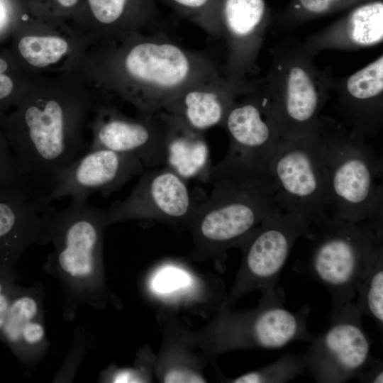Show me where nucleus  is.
<instances>
[{
	"label": "nucleus",
	"instance_id": "a211bd4d",
	"mask_svg": "<svg viewBox=\"0 0 383 383\" xmlns=\"http://www.w3.org/2000/svg\"><path fill=\"white\" fill-rule=\"evenodd\" d=\"M51 203L46 196L0 200V276L18 277L17 262L26 250L49 243Z\"/></svg>",
	"mask_w": 383,
	"mask_h": 383
},
{
	"label": "nucleus",
	"instance_id": "c85d7f7f",
	"mask_svg": "<svg viewBox=\"0 0 383 383\" xmlns=\"http://www.w3.org/2000/svg\"><path fill=\"white\" fill-rule=\"evenodd\" d=\"M305 353H285L272 363L257 370L243 374L232 380L233 383H284L307 372Z\"/></svg>",
	"mask_w": 383,
	"mask_h": 383
},
{
	"label": "nucleus",
	"instance_id": "dca6fc26",
	"mask_svg": "<svg viewBox=\"0 0 383 383\" xmlns=\"http://www.w3.org/2000/svg\"><path fill=\"white\" fill-rule=\"evenodd\" d=\"M144 169L134 155L106 148H89L59 174L48 198L52 202L66 197L88 199L96 192L110 194L140 175Z\"/></svg>",
	"mask_w": 383,
	"mask_h": 383
},
{
	"label": "nucleus",
	"instance_id": "bb28decb",
	"mask_svg": "<svg viewBox=\"0 0 383 383\" xmlns=\"http://www.w3.org/2000/svg\"><path fill=\"white\" fill-rule=\"evenodd\" d=\"M31 78L9 49H0V116L19 103L28 90Z\"/></svg>",
	"mask_w": 383,
	"mask_h": 383
},
{
	"label": "nucleus",
	"instance_id": "f03ea898",
	"mask_svg": "<svg viewBox=\"0 0 383 383\" xmlns=\"http://www.w3.org/2000/svg\"><path fill=\"white\" fill-rule=\"evenodd\" d=\"M77 69L103 94L143 115L162 111L186 87L220 71L167 35L143 31L89 40Z\"/></svg>",
	"mask_w": 383,
	"mask_h": 383
},
{
	"label": "nucleus",
	"instance_id": "473e14b6",
	"mask_svg": "<svg viewBox=\"0 0 383 383\" xmlns=\"http://www.w3.org/2000/svg\"><path fill=\"white\" fill-rule=\"evenodd\" d=\"M188 277L183 271L176 268H166L160 272L153 281L154 289L161 293L172 291L185 286Z\"/></svg>",
	"mask_w": 383,
	"mask_h": 383
},
{
	"label": "nucleus",
	"instance_id": "a878e982",
	"mask_svg": "<svg viewBox=\"0 0 383 383\" xmlns=\"http://www.w3.org/2000/svg\"><path fill=\"white\" fill-rule=\"evenodd\" d=\"M365 1L368 0H289L284 9L276 14L274 21L279 28L289 29Z\"/></svg>",
	"mask_w": 383,
	"mask_h": 383
},
{
	"label": "nucleus",
	"instance_id": "4468645a",
	"mask_svg": "<svg viewBox=\"0 0 383 383\" xmlns=\"http://www.w3.org/2000/svg\"><path fill=\"white\" fill-rule=\"evenodd\" d=\"M88 130L89 148L134 155L147 169L164 165L167 123L163 111L133 118L106 101L96 109Z\"/></svg>",
	"mask_w": 383,
	"mask_h": 383
},
{
	"label": "nucleus",
	"instance_id": "aec40b11",
	"mask_svg": "<svg viewBox=\"0 0 383 383\" xmlns=\"http://www.w3.org/2000/svg\"><path fill=\"white\" fill-rule=\"evenodd\" d=\"M4 343L24 365L41 359L48 347L43 321V294L39 284L19 286L11 301L0 333Z\"/></svg>",
	"mask_w": 383,
	"mask_h": 383
},
{
	"label": "nucleus",
	"instance_id": "2eb2a0df",
	"mask_svg": "<svg viewBox=\"0 0 383 383\" xmlns=\"http://www.w3.org/2000/svg\"><path fill=\"white\" fill-rule=\"evenodd\" d=\"M198 201L187 181L170 168H149L124 200L106 208L107 222L154 218L189 223Z\"/></svg>",
	"mask_w": 383,
	"mask_h": 383
},
{
	"label": "nucleus",
	"instance_id": "c756f323",
	"mask_svg": "<svg viewBox=\"0 0 383 383\" xmlns=\"http://www.w3.org/2000/svg\"><path fill=\"white\" fill-rule=\"evenodd\" d=\"M213 37H223V0H160Z\"/></svg>",
	"mask_w": 383,
	"mask_h": 383
},
{
	"label": "nucleus",
	"instance_id": "cd10ccee",
	"mask_svg": "<svg viewBox=\"0 0 383 383\" xmlns=\"http://www.w3.org/2000/svg\"><path fill=\"white\" fill-rule=\"evenodd\" d=\"M355 302L363 314L372 318L382 331L383 326V252L375 260L356 290Z\"/></svg>",
	"mask_w": 383,
	"mask_h": 383
},
{
	"label": "nucleus",
	"instance_id": "9b49d317",
	"mask_svg": "<svg viewBox=\"0 0 383 383\" xmlns=\"http://www.w3.org/2000/svg\"><path fill=\"white\" fill-rule=\"evenodd\" d=\"M311 222L293 213L275 214L256 228L238 245L243 258L233 291L235 299L248 291L262 292L277 287L279 274L295 242L307 238Z\"/></svg>",
	"mask_w": 383,
	"mask_h": 383
},
{
	"label": "nucleus",
	"instance_id": "20e7f679",
	"mask_svg": "<svg viewBox=\"0 0 383 383\" xmlns=\"http://www.w3.org/2000/svg\"><path fill=\"white\" fill-rule=\"evenodd\" d=\"M318 134L327 170L331 216L363 223L382 236V161L366 138L321 116Z\"/></svg>",
	"mask_w": 383,
	"mask_h": 383
},
{
	"label": "nucleus",
	"instance_id": "39448f33",
	"mask_svg": "<svg viewBox=\"0 0 383 383\" xmlns=\"http://www.w3.org/2000/svg\"><path fill=\"white\" fill-rule=\"evenodd\" d=\"M271 65L257 89L266 101L282 140L316 133L331 91L329 70L319 69L294 36L270 49Z\"/></svg>",
	"mask_w": 383,
	"mask_h": 383
},
{
	"label": "nucleus",
	"instance_id": "ddd939ff",
	"mask_svg": "<svg viewBox=\"0 0 383 383\" xmlns=\"http://www.w3.org/2000/svg\"><path fill=\"white\" fill-rule=\"evenodd\" d=\"M284 304V292L277 287L262 292L260 304L254 311L228 316L225 345L277 349L294 341H311L314 337L307 327L311 306L292 311Z\"/></svg>",
	"mask_w": 383,
	"mask_h": 383
},
{
	"label": "nucleus",
	"instance_id": "412c9836",
	"mask_svg": "<svg viewBox=\"0 0 383 383\" xmlns=\"http://www.w3.org/2000/svg\"><path fill=\"white\" fill-rule=\"evenodd\" d=\"M240 95L219 71L186 87L162 111L178 117L190 128L204 132L216 126H222Z\"/></svg>",
	"mask_w": 383,
	"mask_h": 383
},
{
	"label": "nucleus",
	"instance_id": "423d86ee",
	"mask_svg": "<svg viewBox=\"0 0 383 383\" xmlns=\"http://www.w3.org/2000/svg\"><path fill=\"white\" fill-rule=\"evenodd\" d=\"M107 226L106 208L95 206L88 199L71 200L65 209L52 212L49 243L53 249L45 267L59 278L70 316L79 304L96 306L99 301Z\"/></svg>",
	"mask_w": 383,
	"mask_h": 383
},
{
	"label": "nucleus",
	"instance_id": "7c9ffc66",
	"mask_svg": "<svg viewBox=\"0 0 383 383\" xmlns=\"http://www.w3.org/2000/svg\"><path fill=\"white\" fill-rule=\"evenodd\" d=\"M26 10L38 16L72 23L84 0H22Z\"/></svg>",
	"mask_w": 383,
	"mask_h": 383
},
{
	"label": "nucleus",
	"instance_id": "6e6552de",
	"mask_svg": "<svg viewBox=\"0 0 383 383\" xmlns=\"http://www.w3.org/2000/svg\"><path fill=\"white\" fill-rule=\"evenodd\" d=\"M269 172L275 186L277 203L283 212L299 214L311 223L328 213V177L318 131L282 140Z\"/></svg>",
	"mask_w": 383,
	"mask_h": 383
},
{
	"label": "nucleus",
	"instance_id": "f8f14e48",
	"mask_svg": "<svg viewBox=\"0 0 383 383\" xmlns=\"http://www.w3.org/2000/svg\"><path fill=\"white\" fill-rule=\"evenodd\" d=\"M223 37L228 54L222 75L243 95L258 83L257 60L271 21L265 0H223L221 11Z\"/></svg>",
	"mask_w": 383,
	"mask_h": 383
},
{
	"label": "nucleus",
	"instance_id": "1a4fd4ad",
	"mask_svg": "<svg viewBox=\"0 0 383 383\" xmlns=\"http://www.w3.org/2000/svg\"><path fill=\"white\" fill-rule=\"evenodd\" d=\"M355 302L332 311L330 326L314 336L305 353L307 370L318 383H343L357 376L374 359L371 341Z\"/></svg>",
	"mask_w": 383,
	"mask_h": 383
},
{
	"label": "nucleus",
	"instance_id": "f704fd0d",
	"mask_svg": "<svg viewBox=\"0 0 383 383\" xmlns=\"http://www.w3.org/2000/svg\"><path fill=\"white\" fill-rule=\"evenodd\" d=\"M357 379L361 382L382 383V361L380 359L374 357L370 364L357 376Z\"/></svg>",
	"mask_w": 383,
	"mask_h": 383
},
{
	"label": "nucleus",
	"instance_id": "b1692460",
	"mask_svg": "<svg viewBox=\"0 0 383 383\" xmlns=\"http://www.w3.org/2000/svg\"><path fill=\"white\" fill-rule=\"evenodd\" d=\"M163 111L167 123L163 165L187 182L192 179L206 182L211 165L203 132L190 128L178 117Z\"/></svg>",
	"mask_w": 383,
	"mask_h": 383
},
{
	"label": "nucleus",
	"instance_id": "0eeeda50",
	"mask_svg": "<svg viewBox=\"0 0 383 383\" xmlns=\"http://www.w3.org/2000/svg\"><path fill=\"white\" fill-rule=\"evenodd\" d=\"M308 273L329 291L332 309L353 301L357 287L383 252L382 237L363 223L328 213L311 223Z\"/></svg>",
	"mask_w": 383,
	"mask_h": 383
},
{
	"label": "nucleus",
	"instance_id": "c9c22d12",
	"mask_svg": "<svg viewBox=\"0 0 383 383\" xmlns=\"http://www.w3.org/2000/svg\"><path fill=\"white\" fill-rule=\"evenodd\" d=\"M164 382H205V379L199 374L182 369H174L167 372L163 378Z\"/></svg>",
	"mask_w": 383,
	"mask_h": 383
},
{
	"label": "nucleus",
	"instance_id": "9d476101",
	"mask_svg": "<svg viewBox=\"0 0 383 383\" xmlns=\"http://www.w3.org/2000/svg\"><path fill=\"white\" fill-rule=\"evenodd\" d=\"M9 48L31 77L78 67L89 38L71 23L26 12L11 35Z\"/></svg>",
	"mask_w": 383,
	"mask_h": 383
},
{
	"label": "nucleus",
	"instance_id": "393cba45",
	"mask_svg": "<svg viewBox=\"0 0 383 383\" xmlns=\"http://www.w3.org/2000/svg\"><path fill=\"white\" fill-rule=\"evenodd\" d=\"M47 196L22 173L10 144L0 126V200Z\"/></svg>",
	"mask_w": 383,
	"mask_h": 383
},
{
	"label": "nucleus",
	"instance_id": "6ab92c4d",
	"mask_svg": "<svg viewBox=\"0 0 383 383\" xmlns=\"http://www.w3.org/2000/svg\"><path fill=\"white\" fill-rule=\"evenodd\" d=\"M350 129L365 138H374L383 124V56L353 74L331 79V91Z\"/></svg>",
	"mask_w": 383,
	"mask_h": 383
},
{
	"label": "nucleus",
	"instance_id": "5701e85b",
	"mask_svg": "<svg viewBox=\"0 0 383 383\" xmlns=\"http://www.w3.org/2000/svg\"><path fill=\"white\" fill-rule=\"evenodd\" d=\"M383 39V1L368 0L313 33L303 43L313 56L326 50H352L376 45Z\"/></svg>",
	"mask_w": 383,
	"mask_h": 383
},
{
	"label": "nucleus",
	"instance_id": "f3484780",
	"mask_svg": "<svg viewBox=\"0 0 383 383\" xmlns=\"http://www.w3.org/2000/svg\"><path fill=\"white\" fill-rule=\"evenodd\" d=\"M242 96L231 106L222 125L230 138L227 154L254 168L269 171L282 140L280 132L257 87Z\"/></svg>",
	"mask_w": 383,
	"mask_h": 383
},
{
	"label": "nucleus",
	"instance_id": "7ed1b4c3",
	"mask_svg": "<svg viewBox=\"0 0 383 383\" xmlns=\"http://www.w3.org/2000/svg\"><path fill=\"white\" fill-rule=\"evenodd\" d=\"M207 196L199 199L189 221L202 247L222 252L238 245L268 218L283 212L269 171L254 168L226 154L211 166Z\"/></svg>",
	"mask_w": 383,
	"mask_h": 383
},
{
	"label": "nucleus",
	"instance_id": "4be33fe9",
	"mask_svg": "<svg viewBox=\"0 0 383 383\" xmlns=\"http://www.w3.org/2000/svg\"><path fill=\"white\" fill-rule=\"evenodd\" d=\"M156 0H84L72 23L89 40L143 31L157 16Z\"/></svg>",
	"mask_w": 383,
	"mask_h": 383
},
{
	"label": "nucleus",
	"instance_id": "72a5a7b5",
	"mask_svg": "<svg viewBox=\"0 0 383 383\" xmlns=\"http://www.w3.org/2000/svg\"><path fill=\"white\" fill-rule=\"evenodd\" d=\"M18 277L0 276V333L13 294L19 287Z\"/></svg>",
	"mask_w": 383,
	"mask_h": 383
},
{
	"label": "nucleus",
	"instance_id": "f257e3e1",
	"mask_svg": "<svg viewBox=\"0 0 383 383\" xmlns=\"http://www.w3.org/2000/svg\"><path fill=\"white\" fill-rule=\"evenodd\" d=\"M109 97L78 70L32 77L19 103L0 116L22 173L48 195L59 174L89 150L85 130Z\"/></svg>",
	"mask_w": 383,
	"mask_h": 383
},
{
	"label": "nucleus",
	"instance_id": "2f4dec72",
	"mask_svg": "<svg viewBox=\"0 0 383 383\" xmlns=\"http://www.w3.org/2000/svg\"><path fill=\"white\" fill-rule=\"evenodd\" d=\"M25 12L22 0H0V39L11 37Z\"/></svg>",
	"mask_w": 383,
	"mask_h": 383
}]
</instances>
